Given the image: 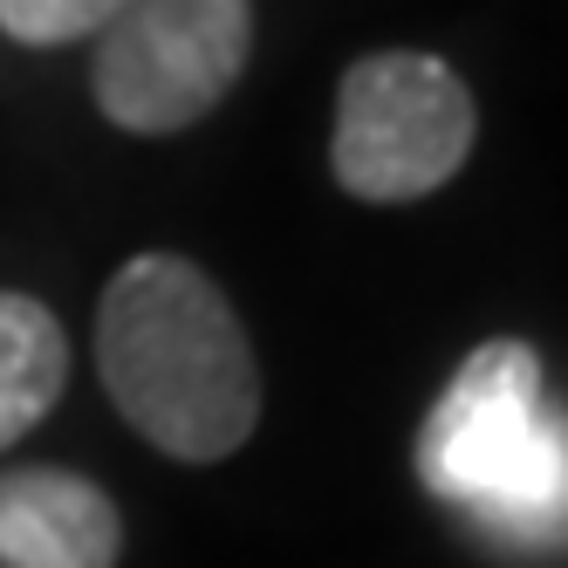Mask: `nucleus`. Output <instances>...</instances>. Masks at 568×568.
Here are the masks:
<instances>
[{
	"label": "nucleus",
	"instance_id": "4",
	"mask_svg": "<svg viewBox=\"0 0 568 568\" xmlns=\"http://www.w3.org/2000/svg\"><path fill=\"white\" fill-rule=\"evenodd\" d=\"M247 49V0H131L97 42V110L131 138H172L226 103Z\"/></svg>",
	"mask_w": 568,
	"mask_h": 568
},
{
	"label": "nucleus",
	"instance_id": "5",
	"mask_svg": "<svg viewBox=\"0 0 568 568\" xmlns=\"http://www.w3.org/2000/svg\"><path fill=\"white\" fill-rule=\"evenodd\" d=\"M124 514L97 479L62 466L0 473V568H116Z\"/></svg>",
	"mask_w": 568,
	"mask_h": 568
},
{
	"label": "nucleus",
	"instance_id": "7",
	"mask_svg": "<svg viewBox=\"0 0 568 568\" xmlns=\"http://www.w3.org/2000/svg\"><path fill=\"white\" fill-rule=\"evenodd\" d=\"M124 8L131 0H0V28L21 49H62L83 42V34H103Z\"/></svg>",
	"mask_w": 568,
	"mask_h": 568
},
{
	"label": "nucleus",
	"instance_id": "1",
	"mask_svg": "<svg viewBox=\"0 0 568 568\" xmlns=\"http://www.w3.org/2000/svg\"><path fill=\"white\" fill-rule=\"evenodd\" d=\"M97 371L124 425L165 459H233L261 425V363L233 302L179 254H138L97 308Z\"/></svg>",
	"mask_w": 568,
	"mask_h": 568
},
{
	"label": "nucleus",
	"instance_id": "2",
	"mask_svg": "<svg viewBox=\"0 0 568 568\" xmlns=\"http://www.w3.org/2000/svg\"><path fill=\"white\" fill-rule=\"evenodd\" d=\"M418 479L507 548L568 541V425L548 412L527 343L500 336L459 363L418 432Z\"/></svg>",
	"mask_w": 568,
	"mask_h": 568
},
{
	"label": "nucleus",
	"instance_id": "3",
	"mask_svg": "<svg viewBox=\"0 0 568 568\" xmlns=\"http://www.w3.org/2000/svg\"><path fill=\"white\" fill-rule=\"evenodd\" d=\"M473 131L479 116L453 69L418 49H384L349 62L336 83L329 172L371 206H412L459 179V165L473 158Z\"/></svg>",
	"mask_w": 568,
	"mask_h": 568
},
{
	"label": "nucleus",
	"instance_id": "6",
	"mask_svg": "<svg viewBox=\"0 0 568 568\" xmlns=\"http://www.w3.org/2000/svg\"><path fill=\"white\" fill-rule=\"evenodd\" d=\"M62 384H69V336H62V322L34 295H8V288H0V453L55 412Z\"/></svg>",
	"mask_w": 568,
	"mask_h": 568
}]
</instances>
